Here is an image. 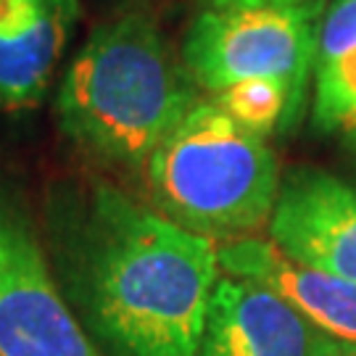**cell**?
I'll list each match as a JSON object with an SVG mask.
<instances>
[{
    "instance_id": "cell-1",
    "label": "cell",
    "mask_w": 356,
    "mask_h": 356,
    "mask_svg": "<svg viewBox=\"0 0 356 356\" xmlns=\"http://www.w3.org/2000/svg\"><path fill=\"white\" fill-rule=\"evenodd\" d=\"M40 229L66 304L103 356H198L222 272L214 241L98 177L53 182Z\"/></svg>"
},
{
    "instance_id": "cell-2",
    "label": "cell",
    "mask_w": 356,
    "mask_h": 356,
    "mask_svg": "<svg viewBox=\"0 0 356 356\" xmlns=\"http://www.w3.org/2000/svg\"><path fill=\"white\" fill-rule=\"evenodd\" d=\"M195 82L143 13L95 26L56 98L58 129L98 161L143 166L188 114Z\"/></svg>"
},
{
    "instance_id": "cell-3",
    "label": "cell",
    "mask_w": 356,
    "mask_h": 356,
    "mask_svg": "<svg viewBox=\"0 0 356 356\" xmlns=\"http://www.w3.org/2000/svg\"><path fill=\"white\" fill-rule=\"evenodd\" d=\"M145 175L159 214L214 243L269 225L282 182L267 140L201 98L156 145Z\"/></svg>"
},
{
    "instance_id": "cell-4",
    "label": "cell",
    "mask_w": 356,
    "mask_h": 356,
    "mask_svg": "<svg viewBox=\"0 0 356 356\" xmlns=\"http://www.w3.org/2000/svg\"><path fill=\"white\" fill-rule=\"evenodd\" d=\"M322 16L275 8L198 11L182 42V66L211 95L251 79L277 82L291 95L296 129L314 76Z\"/></svg>"
},
{
    "instance_id": "cell-5",
    "label": "cell",
    "mask_w": 356,
    "mask_h": 356,
    "mask_svg": "<svg viewBox=\"0 0 356 356\" xmlns=\"http://www.w3.org/2000/svg\"><path fill=\"white\" fill-rule=\"evenodd\" d=\"M0 356H103L66 304L22 193L0 182Z\"/></svg>"
},
{
    "instance_id": "cell-6",
    "label": "cell",
    "mask_w": 356,
    "mask_h": 356,
    "mask_svg": "<svg viewBox=\"0 0 356 356\" xmlns=\"http://www.w3.org/2000/svg\"><path fill=\"white\" fill-rule=\"evenodd\" d=\"M267 227L293 261L356 285V188L348 182L314 166L293 169Z\"/></svg>"
},
{
    "instance_id": "cell-7",
    "label": "cell",
    "mask_w": 356,
    "mask_h": 356,
    "mask_svg": "<svg viewBox=\"0 0 356 356\" xmlns=\"http://www.w3.org/2000/svg\"><path fill=\"white\" fill-rule=\"evenodd\" d=\"M325 335L267 288L219 277L198 356H317Z\"/></svg>"
},
{
    "instance_id": "cell-8",
    "label": "cell",
    "mask_w": 356,
    "mask_h": 356,
    "mask_svg": "<svg viewBox=\"0 0 356 356\" xmlns=\"http://www.w3.org/2000/svg\"><path fill=\"white\" fill-rule=\"evenodd\" d=\"M219 269L227 277L256 282L332 341L356 346V285L327 272L304 267L272 241L238 238L216 245Z\"/></svg>"
},
{
    "instance_id": "cell-9",
    "label": "cell",
    "mask_w": 356,
    "mask_h": 356,
    "mask_svg": "<svg viewBox=\"0 0 356 356\" xmlns=\"http://www.w3.org/2000/svg\"><path fill=\"white\" fill-rule=\"evenodd\" d=\"M79 13V0H0V103L42 101Z\"/></svg>"
},
{
    "instance_id": "cell-10",
    "label": "cell",
    "mask_w": 356,
    "mask_h": 356,
    "mask_svg": "<svg viewBox=\"0 0 356 356\" xmlns=\"http://www.w3.org/2000/svg\"><path fill=\"white\" fill-rule=\"evenodd\" d=\"M312 124L325 135L356 129V40L319 45L314 58Z\"/></svg>"
},
{
    "instance_id": "cell-11",
    "label": "cell",
    "mask_w": 356,
    "mask_h": 356,
    "mask_svg": "<svg viewBox=\"0 0 356 356\" xmlns=\"http://www.w3.org/2000/svg\"><path fill=\"white\" fill-rule=\"evenodd\" d=\"M211 101L225 114L238 122L243 129L259 138H269L275 132H291V95L288 90L269 82V79H251L238 82L232 88L216 92Z\"/></svg>"
},
{
    "instance_id": "cell-12",
    "label": "cell",
    "mask_w": 356,
    "mask_h": 356,
    "mask_svg": "<svg viewBox=\"0 0 356 356\" xmlns=\"http://www.w3.org/2000/svg\"><path fill=\"white\" fill-rule=\"evenodd\" d=\"M201 11H248V8H275V11H314L325 13L330 0H195Z\"/></svg>"
},
{
    "instance_id": "cell-13",
    "label": "cell",
    "mask_w": 356,
    "mask_h": 356,
    "mask_svg": "<svg viewBox=\"0 0 356 356\" xmlns=\"http://www.w3.org/2000/svg\"><path fill=\"white\" fill-rule=\"evenodd\" d=\"M317 356H356V346L341 343V341H332V338L325 335V341L319 346Z\"/></svg>"
},
{
    "instance_id": "cell-14",
    "label": "cell",
    "mask_w": 356,
    "mask_h": 356,
    "mask_svg": "<svg viewBox=\"0 0 356 356\" xmlns=\"http://www.w3.org/2000/svg\"><path fill=\"white\" fill-rule=\"evenodd\" d=\"M343 140H346V151H348V156H351V164H354V172H356V129L346 132Z\"/></svg>"
}]
</instances>
